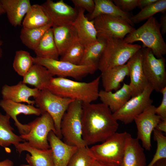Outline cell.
I'll return each mask as SVG.
<instances>
[{
	"instance_id": "1",
	"label": "cell",
	"mask_w": 166,
	"mask_h": 166,
	"mask_svg": "<svg viewBox=\"0 0 166 166\" xmlns=\"http://www.w3.org/2000/svg\"><path fill=\"white\" fill-rule=\"evenodd\" d=\"M81 121L82 138L88 146L104 142L119 126L109 107L102 103H82Z\"/></svg>"
},
{
	"instance_id": "2",
	"label": "cell",
	"mask_w": 166,
	"mask_h": 166,
	"mask_svg": "<svg viewBox=\"0 0 166 166\" xmlns=\"http://www.w3.org/2000/svg\"><path fill=\"white\" fill-rule=\"evenodd\" d=\"M101 75L89 82H80L65 77H52L46 89L60 97L91 103L99 98Z\"/></svg>"
},
{
	"instance_id": "3",
	"label": "cell",
	"mask_w": 166,
	"mask_h": 166,
	"mask_svg": "<svg viewBox=\"0 0 166 166\" xmlns=\"http://www.w3.org/2000/svg\"><path fill=\"white\" fill-rule=\"evenodd\" d=\"M104 37L106 45L99 61L97 68L101 73L113 67L126 64L129 60L141 48L137 44H128L123 40L106 35Z\"/></svg>"
},
{
	"instance_id": "4",
	"label": "cell",
	"mask_w": 166,
	"mask_h": 166,
	"mask_svg": "<svg viewBox=\"0 0 166 166\" xmlns=\"http://www.w3.org/2000/svg\"><path fill=\"white\" fill-rule=\"evenodd\" d=\"M123 41L128 44L141 42L142 46L150 49L157 58L166 54V44L161 32L160 25L154 17L127 35Z\"/></svg>"
},
{
	"instance_id": "5",
	"label": "cell",
	"mask_w": 166,
	"mask_h": 166,
	"mask_svg": "<svg viewBox=\"0 0 166 166\" xmlns=\"http://www.w3.org/2000/svg\"><path fill=\"white\" fill-rule=\"evenodd\" d=\"M82 107L81 101H73L63 115L60 124L64 142L78 148L88 146L82 136Z\"/></svg>"
},
{
	"instance_id": "6",
	"label": "cell",
	"mask_w": 166,
	"mask_h": 166,
	"mask_svg": "<svg viewBox=\"0 0 166 166\" xmlns=\"http://www.w3.org/2000/svg\"><path fill=\"white\" fill-rule=\"evenodd\" d=\"M129 133L116 132L100 144L89 148L95 159L120 166Z\"/></svg>"
},
{
	"instance_id": "7",
	"label": "cell",
	"mask_w": 166,
	"mask_h": 166,
	"mask_svg": "<svg viewBox=\"0 0 166 166\" xmlns=\"http://www.w3.org/2000/svg\"><path fill=\"white\" fill-rule=\"evenodd\" d=\"M35 99V103L41 114L48 113L52 117L54 124L56 135L62 138L60 124L62 117L69 105L74 100L58 96L47 89L40 90Z\"/></svg>"
},
{
	"instance_id": "8",
	"label": "cell",
	"mask_w": 166,
	"mask_h": 166,
	"mask_svg": "<svg viewBox=\"0 0 166 166\" xmlns=\"http://www.w3.org/2000/svg\"><path fill=\"white\" fill-rule=\"evenodd\" d=\"M34 64L45 67L53 75L57 77H72L80 79L89 74L94 73L98 69L95 65H77L60 60L46 58L34 57Z\"/></svg>"
},
{
	"instance_id": "9",
	"label": "cell",
	"mask_w": 166,
	"mask_h": 166,
	"mask_svg": "<svg viewBox=\"0 0 166 166\" xmlns=\"http://www.w3.org/2000/svg\"><path fill=\"white\" fill-rule=\"evenodd\" d=\"M142 65L148 84L157 92L166 87L165 60L164 57H156L151 50L141 46Z\"/></svg>"
},
{
	"instance_id": "10",
	"label": "cell",
	"mask_w": 166,
	"mask_h": 166,
	"mask_svg": "<svg viewBox=\"0 0 166 166\" xmlns=\"http://www.w3.org/2000/svg\"><path fill=\"white\" fill-rule=\"evenodd\" d=\"M30 127L29 132L20 136L27 141L30 146L40 149L50 148L48 140L49 132L53 131L56 134L53 121L47 113H42L41 116L29 123Z\"/></svg>"
},
{
	"instance_id": "11",
	"label": "cell",
	"mask_w": 166,
	"mask_h": 166,
	"mask_svg": "<svg viewBox=\"0 0 166 166\" xmlns=\"http://www.w3.org/2000/svg\"><path fill=\"white\" fill-rule=\"evenodd\" d=\"M153 90L148 84L141 93L132 97L121 108L113 113L114 118L125 124L131 123L136 116L152 105L153 101L150 96Z\"/></svg>"
},
{
	"instance_id": "12",
	"label": "cell",
	"mask_w": 166,
	"mask_h": 166,
	"mask_svg": "<svg viewBox=\"0 0 166 166\" xmlns=\"http://www.w3.org/2000/svg\"><path fill=\"white\" fill-rule=\"evenodd\" d=\"M97 35H106L123 40L135 29L126 20L120 17L102 15L93 20Z\"/></svg>"
},
{
	"instance_id": "13",
	"label": "cell",
	"mask_w": 166,
	"mask_h": 166,
	"mask_svg": "<svg viewBox=\"0 0 166 166\" xmlns=\"http://www.w3.org/2000/svg\"><path fill=\"white\" fill-rule=\"evenodd\" d=\"M156 108L152 105L149 106L134 120L137 129L136 138L141 141L143 148L147 151H150L152 147V133L161 120L155 113Z\"/></svg>"
},
{
	"instance_id": "14",
	"label": "cell",
	"mask_w": 166,
	"mask_h": 166,
	"mask_svg": "<svg viewBox=\"0 0 166 166\" xmlns=\"http://www.w3.org/2000/svg\"><path fill=\"white\" fill-rule=\"evenodd\" d=\"M42 5L50 18L52 27L72 24L78 13L77 9L68 5L63 0L56 2L47 0Z\"/></svg>"
},
{
	"instance_id": "15",
	"label": "cell",
	"mask_w": 166,
	"mask_h": 166,
	"mask_svg": "<svg viewBox=\"0 0 166 166\" xmlns=\"http://www.w3.org/2000/svg\"><path fill=\"white\" fill-rule=\"evenodd\" d=\"M0 107L4 111L6 114L14 121V124L17 128L20 135L28 133L30 130L28 124H23L18 120L17 116L20 114L25 115H41V111L32 105H26L20 103L2 99L0 101Z\"/></svg>"
},
{
	"instance_id": "16",
	"label": "cell",
	"mask_w": 166,
	"mask_h": 166,
	"mask_svg": "<svg viewBox=\"0 0 166 166\" xmlns=\"http://www.w3.org/2000/svg\"><path fill=\"white\" fill-rule=\"evenodd\" d=\"M142 52L141 49L128 61L130 82L129 84L132 97L141 93L148 84L144 75L142 65Z\"/></svg>"
},
{
	"instance_id": "17",
	"label": "cell",
	"mask_w": 166,
	"mask_h": 166,
	"mask_svg": "<svg viewBox=\"0 0 166 166\" xmlns=\"http://www.w3.org/2000/svg\"><path fill=\"white\" fill-rule=\"evenodd\" d=\"M48 140L52 150L53 166H67L78 148L66 144L52 131L48 134Z\"/></svg>"
},
{
	"instance_id": "18",
	"label": "cell",
	"mask_w": 166,
	"mask_h": 166,
	"mask_svg": "<svg viewBox=\"0 0 166 166\" xmlns=\"http://www.w3.org/2000/svg\"><path fill=\"white\" fill-rule=\"evenodd\" d=\"M39 91L37 89L30 88L20 81L13 85H4L2 89L1 94L3 99L33 105L35 104L34 101L30 100L29 98L31 97H36Z\"/></svg>"
},
{
	"instance_id": "19",
	"label": "cell",
	"mask_w": 166,
	"mask_h": 166,
	"mask_svg": "<svg viewBox=\"0 0 166 166\" xmlns=\"http://www.w3.org/2000/svg\"><path fill=\"white\" fill-rule=\"evenodd\" d=\"M78 9L77 16L72 25L76 30L79 41L85 46L97 41V32L93 21L89 20L85 15V10Z\"/></svg>"
},
{
	"instance_id": "20",
	"label": "cell",
	"mask_w": 166,
	"mask_h": 166,
	"mask_svg": "<svg viewBox=\"0 0 166 166\" xmlns=\"http://www.w3.org/2000/svg\"><path fill=\"white\" fill-rule=\"evenodd\" d=\"M146 158L144 149L137 138L129 134L120 166H146Z\"/></svg>"
},
{
	"instance_id": "21",
	"label": "cell",
	"mask_w": 166,
	"mask_h": 166,
	"mask_svg": "<svg viewBox=\"0 0 166 166\" xmlns=\"http://www.w3.org/2000/svg\"><path fill=\"white\" fill-rule=\"evenodd\" d=\"M21 154L24 151L27 154L26 160L30 166H53L52 150L50 148L40 149L30 146L27 142L20 143L16 148Z\"/></svg>"
},
{
	"instance_id": "22",
	"label": "cell",
	"mask_w": 166,
	"mask_h": 166,
	"mask_svg": "<svg viewBox=\"0 0 166 166\" xmlns=\"http://www.w3.org/2000/svg\"><path fill=\"white\" fill-rule=\"evenodd\" d=\"M131 96L129 85L125 83L114 93L101 90L99 93L101 103L108 106L113 113L121 108Z\"/></svg>"
},
{
	"instance_id": "23",
	"label": "cell",
	"mask_w": 166,
	"mask_h": 166,
	"mask_svg": "<svg viewBox=\"0 0 166 166\" xmlns=\"http://www.w3.org/2000/svg\"><path fill=\"white\" fill-rule=\"evenodd\" d=\"M54 41L61 56L78 40L76 30L72 25L52 27Z\"/></svg>"
},
{
	"instance_id": "24",
	"label": "cell",
	"mask_w": 166,
	"mask_h": 166,
	"mask_svg": "<svg viewBox=\"0 0 166 166\" xmlns=\"http://www.w3.org/2000/svg\"><path fill=\"white\" fill-rule=\"evenodd\" d=\"M8 19L13 26H19L31 5L29 0H0Z\"/></svg>"
},
{
	"instance_id": "25",
	"label": "cell",
	"mask_w": 166,
	"mask_h": 166,
	"mask_svg": "<svg viewBox=\"0 0 166 166\" xmlns=\"http://www.w3.org/2000/svg\"><path fill=\"white\" fill-rule=\"evenodd\" d=\"M128 76L129 70L127 64L102 72L101 77L104 90L106 91L117 90L120 88L121 83Z\"/></svg>"
},
{
	"instance_id": "26",
	"label": "cell",
	"mask_w": 166,
	"mask_h": 166,
	"mask_svg": "<svg viewBox=\"0 0 166 166\" xmlns=\"http://www.w3.org/2000/svg\"><path fill=\"white\" fill-rule=\"evenodd\" d=\"M95 7L93 12L86 17L90 21L93 20L99 16L105 15L121 17L126 20L131 26L134 24L131 18L132 16L129 13L121 10L110 0H94Z\"/></svg>"
},
{
	"instance_id": "27",
	"label": "cell",
	"mask_w": 166,
	"mask_h": 166,
	"mask_svg": "<svg viewBox=\"0 0 166 166\" xmlns=\"http://www.w3.org/2000/svg\"><path fill=\"white\" fill-rule=\"evenodd\" d=\"M53 76L45 67L34 64L23 77L22 82L25 84L34 86L41 90L46 89L50 80Z\"/></svg>"
},
{
	"instance_id": "28",
	"label": "cell",
	"mask_w": 166,
	"mask_h": 166,
	"mask_svg": "<svg viewBox=\"0 0 166 166\" xmlns=\"http://www.w3.org/2000/svg\"><path fill=\"white\" fill-rule=\"evenodd\" d=\"M50 23L51 20L44 8L37 4L31 5L22 22L23 28L26 29L40 28Z\"/></svg>"
},
{
	"instance_id": "29",
	"label": "cell",
	"mask_w": 166,
	"mask_h": 166,
	"mask_svg": "<svg viewBox=\"0 0 166 166\" xmlns=\"http://www.w3.org/2000/svg\"><path fill=\"white\" fill-rule=\"evenodd\" d=\"M34 51L36 57L59 60L60 55L52 27L45 32Z\"/></svg>"
},
{
	"instance_id": "30",
	"label": "cell",
	"mask_w": 166,
	"mask_h": 166,
	"mask_svg": "<svg viewBox=\"0 0 166 166\" xmlns=\"http://www.w3.org/2000/svg\"><path fill=\"white\" fill-rule=\"evenodd\" d=\"M10 117L0 113V146L6 148L11 144L15 148L21 142H25L20 136L14 132V129L10 124Z\"/></svg>"
},
{
	"instance_id": "31",
	"label": "cell",
	"mask_w": 166,
	"mask_h": 166,
	"mask_svg": "<svg viewBox=\"0 0 166 166\" xmlns=\"http://www.w3.org/2000/svg\"><path fill=\"white\" fill-rule=\"evenodd\" d=\"M95 42L85 46L83 55L80 65H95L99 59L106 45L103 37L98 36Z\"/></svg>"
},
{
	"instance_id": "32",
	"label": "cell",
	"mask_w": 166,
	"mask_h": 166,
	"mask_svg": "<svg viewBox=\"0 0 166 166\" xmlns=\"http://www.w3.org/2000/svg\"><path fill=\"white\" fill-rule=\"evenodd\" d=\"M53 26L52 23L44 26L34 29L22 28L20 34L22 43L28 48L34 51L38 44L45 32Z\"/></svg>"
},
{
	"instance_id": "33",
	"label": "cell",
	"mask_w": 166,
	"mask_h": 166,
	"mask_svg": "<svg viewBox=\"0 0 166 166\" xmlns=\"http://www.w3.org/2000/svg\"><path fill=\"white\" fill-rule=\"evenodd\" d=\"M166 11V0H158L153 4L141 9L136 14L132 16L131 20L134 25L148 20L158 13H165Z\"/></svg>"
},
{
	"instance_id": "34",
	"label": "cell",
	"mask_w": 166,
	"mask_h": 166,
	"mask_svg": "<svg viewBox=\"0 0 166 166\" xmlns=\"http://www.w3.org/2000/svg\"><path fill=\"white\" fill-rule=\"evenodd\" d=\"M34 64V57L29 52L23 50L16 51L13 67L19 75L23 77Z\"/></svg>"
},
{
	"instance_id": "35",
	"label": "cell",
	"mask_w": 166,
	"mask_h": 166,
	"mask_svg": "<svg viewBox=\"0 0 166 166\" xmlns=\"http://www.w3.org/2000/svg\"><path fill=\"white\" fill-rule=\"evenodd\" d=\"M95 159L88 146L78 148L67 166H91Z\"/></svg>"
},
{
	"instance_id": "36",
	"label": "cell",
	"mask_w": 166,
	"mask_h": 166,
	"mask_svg": "<svg viewBox=\"0 0 166 166\" xmlns=\"http://www.w3.org/2000/svg\"><path fill=\"white\" fill-rule=\"evenodd\" d=\"M85 46L78 40L76 41L61 56L60 60L80 65L82 59Z\"/></svg>"
},
{
	"instance_id": "37",
	"label": "cell",
	"mask_w": 166,
	"mask_h": 166,
	"mask_svg": "<svg viewBox=\"0 0 166 166\" xmlns=\"http://www.w3.org/2000/svg\"><path fill=\"white\" fill-rule=\"evenodd\" d=\"M153 132L154 140L157 143V148L152 160L146 166H152L158 161L166 159V136L163 132L155 129Z\"/></svg>"
},
{
	"instance_id": "38",
	"label": "cell",
	"mask_w": 166,
	"mask_h": 166,
	"mask_svg": "<svg viewBox=\"0 0 166 166\" xmlns=\"http://www.w3.org/2000/svg\"><path fill=\"white\" fill-rule=\"evenodd\" d=\"M139 0H113L114 3L121 10L129 13L138 6Z\"/></svg>"
},
{
	"instance_id": "39",
	"label": "cell",
	"mask_w": 166,
	"mask_h": 166,
	"mask_svg": "<svg viewBox=\"0 0 166 166\" xmlns=\"http://www.w3.org/2000/svg\"><path fill=\"white\" fill-rule=\"evenodd\" d=\"M75 7L78 9L82 8L86 10L89 14L91 13L94 8V0H71Z\"/></svg>"
},
{
	"instance_id": "40",
	"label": "cell",
	"mask_w": 166,
	"mask_h": 166,
	"mask_svg": "<svg viewBox=\"0 0 166 166\" xmlns=\"http://www.w3.org/2000/svg\"><path fill=\"white\" fill-rule=\"evenodd\" d=\"M162 98L160 105L156 108L155 113L159 116L162 120L166 119V87L161 91Z\"/></svg>"
},
{
	"instance_id": "41",
	"label": "cell",
	"mask_w": 166,
	"mask_h": 166,
	"mask_svg": "<svg viewBox=\"0 0 166 166\" xmlns=\"http://www.w3.org/2000/svg\"><path fill=\"white\" fill-rule=\"evenodd\" d=\"M160 31L162 34L164 35L166 33V13L163 14L160 18Z\"/></svg>"
},
{
	"instance_id": "42",
	"label": "cell",
	"mask_w": 166,
	"mask_h": 166,
	"mask_svg": "<svg viewBox=\"0 0 166 166\" xmlns=\"http://www.w3.org/2000/svg\"><path fill=\"white\" fill-rule=\"evenodd\" d=\"M157 1L158 0H139L138 7L141 10L153 4Z\"/></svg>"
},
{
	"instance_id": "43",
	"label": "cell",
	"mask_w": 166,
	"mask_h": 166,
	"mask_svg": "<svg viewBox=\"0 0 166 166\" xmlns=\"http://www.w3.org/2000/svg\"><path fill=\"white\" fill-rule=\"evenodd\" d=\"M162 132H166V119L161 120L157 125L155 128Z\"/></svg>"
},
{
	"instance_id": "44",
	"label": "cell",
	"mask_w": 166,
	"mask_h": 166,
	"mask_svg": "<svg viewBox=\"0 0 166 166\" xmlns=\"http://www.w3.org/2000/svg\"><path fill=\"white\" fill-rule=\"evenodd\" d=\"M91 166H119L118 165L113 164L109 163L103 162L95 159L92 164Z\"/></svg>"
},
{
	"instance_id": "45",
	"label": "cell",
	"mask_w": 166,
	"mask_h": 166,
	"mask_svg": "<svg viewBox=\"0 0 166 166\" xmlns=\"http://www.w3.org/2000/svg\"><path fill=\"white\" fill-rule=\"evenodd\" d=\"M0 166H14L12 161L9 159H6L0 161Z\"/></svg>"
},
{
	"instance_id": "46",
	"label": "cell",
	"mask_w": 166,
	"mask_h": 166,
	"mask_svg": "<svg viewBox=\"0 0 166 166\" xmlns=\"http://www.w3.org/2000/svg\"><path fill=\"white\" fill-rule=\"evenodd\" d=\"M152 166H166V159H161L158 161Z\"/></svg>"
},
{
	"instance_id": "47",
	"label": "cell",
	"mask_w": 166,
	"mask_h": 166,
	"mask_svg": "<svg viewBox=\"0 0 166 166\" xmlns=\"http://www.w3.org/2000/svg\"><path fill=\"white\" fill-rule=\"evenodd\" d=\"M6 14L5 11L3 6L0 1V15H2Z\"/></svg>"
},
{
	"instance_id": "48",
	"label": "cell",
	"mask_w": 166,
	"mask_h": 166,
	"mask_svg": "<svg viewBox=\"0 0 166 166\" xmlns=\"http://www.w3.org/2000/svg\"><path fill=\"white\" fill-rule=\"evenodd\" d=\"M3 42L0 39V58H1L2 55V49L1 46L2 45Z\"/></svg>"
},
{
	"instance_id": "49",
	"label": "cell",
	"mask_w": 166,
	"mask_h": 166,
	"mask_svg": "<svg viewBox=\"0 0 166 166\" xmlns=\"http://www.w3.org/2000/svg\"><path fill=\"white\" fill-rule=\"evenodd\" d=\"M20 166H30L28 164H22Z\"/></svg>"
}]
</instances>
